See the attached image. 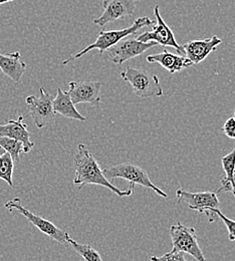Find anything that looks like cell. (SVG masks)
Masks as SVG:
<instances>
[{
	"mask_svg": "<svg viewBox=\"0 0 235 261\" xmlns=\"http://www.w3.org/2000/svg\"><path fill=\"white\" fill-rule=\"evenodd\" d=\"M74 164V178L73 184L79 186L80 189L85 185H99L110 189L113 193L119 197H127L134 193L135 184L130 183V187L126 190L117 188L110 182L102 173L99 164L89 148L85 144H79L73 158Z\"/></svg>",
	"mask_w": 235,
	"mask_h": 261,
	"instance_id": "6da1fadb",
	"label": "cell"
},
{
	"mask_svg": "<svg viewBox=\"0 0 235 261\" xmlns=\"http://www.w3.org/2000/svg\"><path fill=\"white\" fill-rule=\"evenodd\" d=\"M152 24H154V21L151 20L148 16H141V17H138L137 19H135L133 24L129 28L122 29V30H114V31L102 30L101 33H99L97 39L93 43L89 44L88 46L83 48L81 51H79L74 55H71L67 60L63 62V65H67L70 62L84 57L85 55H87L89 51H91L93 49L99 50L100 54L102 55L103 51L108 50L110 47H112L113 45L118 43L120 40H122L132 34H135L138 31H140L141 29H143L145 27H151Z\"/></svg>",
	"mask_w": 235,
	"mask_h": 261,
	"instance_id": "7a4b0ae2",
	"label": "cell"
},
{
	"mask_svg": "<svg viewBox=\"0 0 235 261\" xmlns=\"http://www.w3.org/2000/svg\"><path fill=\"white\" fill-rule=\"evenodd\" d=\"M120 76L131 86L135 95L140 98H159L163 96L159 77L147 69L128 67L121 71Z\"/></svg>",
	"mask_w": 235,
	"mask_h": 261,
	"instance_id": "3957f363",
	"label": "cell"
},
{
	"mask_svg": "<svg viewBox=\"0 0 235 261\" xmlns=\"http://www.w3.org/2000/svg\"><path fill=\"white\" fill-rule=\"evenodd\" d=\"M102 173L108 180L121 178V179L129 181L130 183L135 184V185H140L145 188L152 189L155 191V193H157L161 197L167 198V196H168L163 190L158 188L150 180L147 172L143 168H141L140 166H138L136 164L130 163V162L118 164L113 167L105 168L102 170Z\"/></svg>",
	"mask_w": 235,
	"mask_h": 261,
	"instance_id": "277c9868",
	"label": "cell"
},
{
	"mask_svg": "<svg viewBox=\"0 0 235 261\" xmlns=\"http://www.w3.org/2000/svg\"><path fill=\"white\" fill-rule=\"evenodd\" d=\"M170 236L172 240V250L190 254L197 261H206L199 246V240L193 227H188L178 222L171 225Z\"/></svg>",
	"mask_w": 235,
	"mask_h": 261,
	"instance_id": "5b68a950",
	"label": "cell"
},
{
	"mask_svg": "<svg viewBox=\"0 0 235 261\" xmlns=\"http://www.w3.org/2000/svg\"><path fill=\"white\" fill-rule=\"evenodd\" d=\"M4 207L10 212L15 211V212H18L21 215H23L29 220L30 223H32L39 231H41L43 234L47 235L51 239L58 241L61 244H65V245L68 244L69 236L66 231L57 227L50 221L45 220L42 217L35 215L33 212H31L28 208H25L21 205L19 198H15L10 201H7L4 204Z\"/></svg>",
	"mask_w": 235,
	"mask_h": 261,
	"instance_id": "8992f818",
	"label": "cell"
},
{
	"mask_svg": "<svg viewBox=\"0 0 235 261\" xmlns=\"http://www.w3.org/2000/svg\"><path fill=\"white\" fill-rule=\"evenodd\" d=\"M177 203L185 202L188 204V207L192 210L199 212L200 214H205L209 222H214L216 214L211 212V209L219 208V200L217 198V193L215 191H205L191 193L184 191L183 189H178L176 191Z\"/></svg>",
	"mask_w": 235,
	"mask_h": 261,
	"instance_id": "52a82bcc",
	"label": "cell"
},
{
	"mask_svg": "<svg viewBox=\"0 0 235 261\" xmlns=\"http://www.w3.org/2000/svg\"><path fill=\"white\" fill-rule=\"evenodd\" d=\"M154 15L156 17V24L153 25L152 31L138 35L136 39L142 42L154 41L157 44L162 45L163 47L170 46L175 48L179 55L185 56V50L183 46L177 42L174 33L169 28L168 24H166L163 17L161 16L160 7L158 5H156L154 8Z\"/></svg>",
	"mask_w": 235,
	"mask_h": 261,
	"instance_id": "ba28073f",
	"label": "cell"
},
{
	"mask_svg": "<svg viewBox=\"0 0 235 261\" xmlns=\"http://www.w3.org/2000/svg\"><path fill=\"white\" fill-rule=\"evenodd\" d=\"M39 97L29 96L25 98V102L35 126L38 129H42L55 118L56 113L54 111L53 98L44 88L41 87L39 89Z\"/></svg>",
	"mask_w": 235,
	"mask_h": 261,
	"instance_id": "9c48e42d",
	"label": "cell"
},
{
	"mask_svg": "<svg viewBox=\"0 0 235 261\" xmlns=\"http://www.w3.org/2000/svg\"><path fill=\"white\" fill-rule=\"evenodd\" d=\"M156 45L157 43L154 41L142 42L131 38L122 39L108 49L109 59L115 65H123L125 62L143 55L146 50Z\"/></svg>",
	"mask_w": 235,
	"mask_h": 261,
	"instance_id": "30bf717a",
	"label": "cell"
},
{
	"mask_svg": "<svg viewBox=\"0 0 235 261\" xmlns=\"http://www.w3.org/2000/svg\"><path fill=\"white\" fill-rule=\"evenodd\" d=\"M68 95L73 105L89 103L97 106L101 101V83L98 81H83L68 83Z\"/></svg>",
	"mask_w": 235,
	"mask_h": 261,
	"instance_id": "8fae6325",
	"label": "cell"
},
{
	"mask_svg": "<svg viewBox=\"0 0 235 261\" xmlns=\"http://www.w3.org/2000/svg\"><path fill=\"white\" fill-rule=\"evenodd\" d=\"M136 2V0H103V11L101 16L94 19V23L100 27H106L110 22L133 15Z\"/></svg>",
	"mask_w": 235,
	"mask_h": 261,
	"instance_id": "7c38bea8",
	"label": "cell"
},
{
	"mask_svg": "<svg viewBox=\"0 0 235 261\" xmlns=\"http://www.w3.org/2000/svg\"><path fill=\"white\" fill-rule=\"evenodd\" d=\"M222 42V40L217 36L213 35L210 38L195 39L188 41L183 44L185 50V56L188 58L193 65H198L203 62L212 51L216 50V47Z\"/></svg>",
	"mask_w": 235,
	"mask_h": 261,
	"instance_id": "4fadbf2b",
	"label": "cell"
},
{
	"mask_svg": "<svg viewBox=\"0 0 235 261\" xmlns=\"http://www.w3.org/2000/svg\"><path fill=\"white\" fill-rule=\"evenodd\" d=\"M31 136L28 126L23 123L22 116L17 119H9L6 124H0V137H7L21 142L23 144V153H29L34 148Z\"/></svg>",
	"mask_w": 235,
	"mask_h": 261,
	"instance_id": "5bb4252c",
	"label": "cell"
},
{
	"mask_svg": "<svg viewBox=\"0 0 235 261\" xmlns=\"http://www.w3.org/2000/svg\"><path fill=\"white\" fill-rule=\"evenodd\" d=\"M149 63L159 64L162 67L167 69L170 73H175L183 70L184 68L192 66V62L181 55H174L169 53L167 49H164L162 53L150 55L147 57Z\"/></svg>",
	"mask_w": 235,
	"mask_h": 261,
	"instance_id": "9a60e30c",
	"label": "cell"
},
{
	"mask_svg": "<svg viewBox=\"0 0 235 261\" xmlns=\"http://www.w3.org/2000/svg\"><path fill=\"white\" fill-rule=\"evenodd\" d=\"M0 69L6 76L19 83L25 72L27 64L21 60L19 51L5 55L0 54Z\"/></svg>",
	"mask_w": 235,
	"mask_h": 261,
	"instance_id": "2e32d148",
	"label": "cell"
},
{
	"mask_svg": "<svg viewBox=\"0 0 235 261\" xmlns=\"http://www.w3.org/2000/svg\"><path fill=\"white\" fill-rule=\"evenodd\" d=\"M53 106L56 114H60L66 118L72 120H77L82 122L86 121V117L81 115L79 111L75 109V106L73 105L68 93L64 92L61 88L58 89L57 96L53 99Z\"/></svg>",
	"mask_w": 235,
	"mask_h": 261,
	"instance_id": "e0dca14e",
	"label": "cell"
},
{
	"mask_svg": "<svg viewBox=\"0 0 235 261\" xmlns=\"http://www.w3.org/2000/svg\"><path fill=\"white\" fill-rule=\"evenodd\" d=\"M221 163L225 176L221 180L220 188H218L215 192L219 194L221 192L231 191L232 194L235 196V148L230 153H228L221 159Z\"/></svg>",
	"mask_w": 235,
	"mask_h": 261,
	"instance_id": "ac0fdd59",
	"label": "cell"
},
{
	"mask_svg": "<svg viewBox=\"0 0 235 261\" xmlns=\"http://www.w3.org/2000/svg\"><path fill=\"white\" fill-rule=\"evenodd\" d=\"M14 169V161L9 153L0 146V179L4 180L9 186H13L12 174Z\"/></svg>",
	"mask_w": 235,
	"mask_h": 261,
	"instance_id": "d6986e66",
	"label": "cell"
},
{
	"mask_svg": "<svg viewBox=\"0 0 235 261\" xmlns=\"http://www.w3.org/2000/svg\"><path fill=\"white\" fill-rule=\"evenodd\" d=\"M68 244L86 261H102L100 253L89 244H81L68 238Z\"/></svg>",
	"mask_w": 235,
	"mask_h": 261,
	"instance_id": "ffe728a7",
	"label": "cell"
},
{
	"mask_svg": "<svg viewBox=\"0 0 235 261\" xmlns=\"http://www.w3.org/2000/svg\"><path fill=\"white\" fill-rule=\"evenodd\" d=\"M0 146L10 154L13 161H19V156L23 152V144L21 142L7 137H0Z\"/></svg>",
	"mask_w": 235,
	"mask_h": 261,
	"instance_id": "44dd1931",
	"label": "cell"
},
{
	"mask_svg": "<svg viewBox=\"0 0 235 261\" xmlns=\"http://www.w3.org/2000/svg\"><path fill=\"white\" fill-rule=\"evenodd\" d=\"M211 212L215 213L216 216H218L223 223L225 224L226 228L228 230V238L231 241H235V221L232 219H229L228 217H226L219 208H215V209H211Z\"/></svg>",
	"mask_w": 235,
	"mask_h": 261,
	"instance_id": "7402d4cb",
	"label": "cell"
},
{
	"mask_svg": "<svg viewBox=\"0 0 235 261\" xmlns=\"http://www.w3.org/2000/svg\"><path fill=\"white\" fill-rule=\"evenodd\" d=\"M151 261H188L185 257V253L181 251H173L167 252L162 256H151Z\"/></svg>",
	"mask_w": 235,
	"mask_h": 261,
	"instance_id": "603a6c76",
	"label": "cell"
},
{
	"mask_svg": "<svg viewBox=\"0 0 235 261\" xmlns=\"http://www.w3.org/2000/svg\"><path fill=\"white\" fill-rule=\"evenodd\" d=\"M222 132L230 139H235V119L234 118H230L228 119L223 127H222Z\"/></svg>",
	"mask_w": 235,
	"mask_h": 261,
	"instance_id": "cb8c5ba5",
	"label": "cell"
},
{
	"mask_svg": "<svg viewBox=\"0 0 235 261\" xmlns=\"http://www.w3.org/2000/svg\"><path fill=\"white\" fill-rule=\"evenodd\" d=\"M11 1H14V0H0V5L4 4V3H7V2H11Z\"/></svg>",
	"mask_w": 235,
	"mask_h": 261,
	"instance_id": "d4e9b609",
	"label": "cell"
},
{
	"mask_svg": "<svg viewBox=\"0 0 235 261\" xmlns=\"http://www.w3.org/2000/svg\"><path fill=\"white\" fill-rule=\"evenodd\" d=\"M234 119H235V111H234Z\"/></svg>",
	"mask_w": 235,
	"mask_h": 261,
	"instance_id": "484cf974",
	"label": "cell"
},
{
	"mask_svg": "<svg viewBox=\"0 0 235 261\" xmlns=\"http://www.w3.org/2000/svg\"><path fill=\"white\" fill-rule=\"evenodd\" d=\"M234 179H235V172H234Z\"/></svg>",
	"mask_w": 235,
	"mask_h": 261,
	"instance_id": "4316f807",
	"label": "cell"
},
{
	"mask_svg": "<svg viewBox=\"0 0 235 261\" xmlns=\"http://www.w3.org/2000/svg\"><path fill=\"white\" fill-rule=\"evenodd\" d=\"M136 1H139V0H136Z\"/></svg>",
	"mask_w": 235,
	"mask_h": 261,
	"instance_id": "83f0119b",
	"label": "cell"
}]
</instances>
